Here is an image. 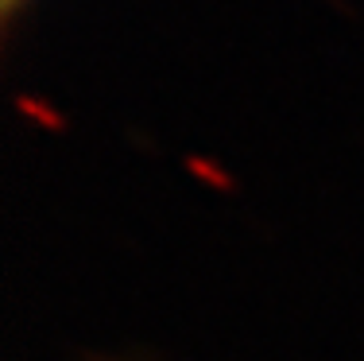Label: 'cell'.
Listing matches in <instances>:
<instances>
[{
  "label": "cell",
  "instance_id": "obj_1",
  "mask_svg": "<svg viewBox=\"0 0 364 361\" xmlns=\"http://www.w3.org/2000/svg\"><path fill=\"white\" fill-rule=\"evenodd\" d=\"M23 8V0H4V16H16Z\"/></svg>",
  "mask_w": 364,
  "mask_h": 361
}]
</instances>
